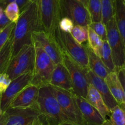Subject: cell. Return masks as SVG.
I'll use <instances>...</instances> for the list:
<instances>
[{
    "label": "cell",
    "mask_w": 125,
    "mask_h": 125,
    "mask_svg": "<svg viewBox=\"0 0 125 125\" xmlns=\"http://www.w3.org/2000/svg\"><path fill=\"white\" fill-rule=\"evenodd\" d=\"M43 30L41 22L38 3L31 2L20 12V17L13 31L12 56L16 55L25 45L33 44L32 34Z\"/></svg>",
    "instance_id": "obj_1"
},
{
    "label": "cell",
    "mask_w": 125,
    "mask_h": 125,
    "mask_svg": "<svg viewBox=\"0 0 125 125\" xmlns=\"http://www.w3.org/2000/svg\"><path fill=\"white\" fill-rule=\"evenodd\" d=\"M50 85L61 109L74 125H84L82 115L72 92Z\"/></svg>",
    "instance_id": "obj_9"
},
{
    "label": "cell",
    "mask_w": 125,
    "mask_h": 125,
    "mask_svg": "<svg viewBox=\"0 0 125 125\" xmlns=\"http://www.w3.org/2000/svg\"><path fill=\"white\" fill-rule=\"evenodd\" d=\"M31 2H35V3H39V0H30Z\"/></svg>",
    "instance_id": "obj_42"
},
{
    "label": "cell",
    "mask_w": 125,
    "mask_h": 125,
    "mask_svg": "<svg viewBox=\"0 0 125 125\" xmlns=\"http://www.w3.org/2000/svg\"><path fill=\"white\" fill-rule=\"evenodd\" d=\"M62 64L70 74L73 83V93L86 99L90 85L86 77V72L88 69L83 68L64 51H62Z\"/></svg>",
    "instance_id": "obj_6"
},
{
    "label": "cell",
    "mask_w": 125,
    "mask_h": 125,
    "mask_svg": "<svg viewBox=\"0 0 125 125\" xmlns=\"http://www.w3.org/2000/svg\"><path fill=\"white\" fill-rule=\"evenodd\" d=\"M116 73H117L119 80H120L121 85L123 86V89L124 94H125V69L123 67L121 69L118 70L116 71Z\"/></svg>",
    "instance_id": "obj_35"
},
{
    "label": "cell",
    "mask_w": 125,
    "mask_h": 125,
    "mask_svg": "<svg viewBox=\"0 0 125 125\" xmlns=\"http://www.w3.org/2000/svg\"><path fill=\"white\" fill-rule=\"evenodd\" d=\"M83 45L86 49V52L88 54L90 69L96 75L104 79L110 72L106 68L100 57L96 55L95 53L94 52L92 49L90 47L88 43L83 44Z\"/></svg>",
    "instance_id": "obj_18"
},
{
    "label": "cell",
    "mask_w": 125,
    "mask_h": 125,
    "mask_svg": "<svg viewBox=\"0 0 125 125\" xmlns=\"http://www.w3.org/2000/svg\"><path fill=\"white\" fill-rule=\"evenodd\" d=\"M105 26L107 33V42L111 49L115 71L116 72L124 66L125 45L117 28L114 17Z\"/></svg>",
    "instance_id": "obj_8"
},
{
    "label": "cell",
    "mask_w": 125,
    "mask_h": 125,
    "mask_svg": "<svg viewBox=\"0 0 125 125\" xmlns=\"http://www.w3.org/2000/svg\"><path fill=\"white\" fill-rule=\"evenodd\" d=\"M1 1H2V0H0V2H1Z\"/></svg>",
    "instance_id": "obj_44"
},
{
    "label": "cell",
    "mask_w": 125,
    "mask_h": 125,
    "mask_svg": "<svg viewBox=\"0 0 125 125\" xmlns=\"http://www.w3.org/2000/svg\"><path fill=\"white\" fill-rule=\"evenodd\" d=\"M13 32L0 51V74L5 73L12 57Z\"/></svg>",
    "instance_id": "obj_22"
},
{
    "label": "cell",
    "mask_w": 125,
    "mask_h": 125,
    "mask_svg": "<svg viewBox=\"0 0 125 125\" xmlns=\"http://www.w3.org/2000/svg\"><path fill=\"white\" fill-rule=\"evenodd\" d=\"M49 85L56 86L69 92H73V83L70 74L62 63L55 65Z\"/></svg>",
    "instance_id": "obj_17"
},
{
    "label": "cell",
    "mask_w": 125,
    "mask_h": 125,
    "mask_svg": "<svg viewBox=\"0 0 125 125\" xmlns=\"http://www.w3.org/2000/svg\"><path fill=\"white\" fill-rule=\"evenodd\" d=\"M33 125H43V124L42 123V121H41L40 118H39V119H38V120H37L34 123H33Z\"/></svg>",
    "instance_id": "obj_38"
},
{
    "label": "cell",
    "mask_w": 125,
    "mask_h": 125,
    "mask_svg": "<svg viewBox=\"0 0 125 125\" xmlns=\"http://www.w3.org/2000/svg\"><path fill=\"white\" fill-rule=\"evenodd\" d=\"M71 34L79 44H83L88 39V26L82 25H75L72 30Z\"/></svg>",
    "instance_id": "obj_28"
},
{
    "label": "cell",
    "mask_w": 125,
    "mask_h": 125,
    "mask_svg": "<svg viewBox=\"0 0 125 125\" xmlns=\"http://www.w3.org/2000/svg\"><path fill=\"white\" fill-rule=\"evenodd\" d=\"M4 14V9L1 8V7L0 6V18L3 15V14Z\"/></svg>",
    "instance_id": "obj_40"
},
{
    "label": "cell",
    "mask_w": 125,
    "mask_h": 125,
    "mask_svg": "<svg viewBox=\"0 0 125 125\" xmlns=\"http://www.w3.org/2000/svg\"><path fill=\"white\" fill-rule=\"evenodd\" d=\"M15 25V23L11 22L3 31L0 32V51L5 45L8 39L10 38L13 31H14Z\"/></svg>",
    "instance_id": "obj_31"
},
{
    "label": "cell",
    "mask_w": 125,
    "mask_h": 125,
    "mask_svg": "<svg viewBox=\"0 0 125 125\" xmlns=\"http://www.w3.org/2000/svg\"><path fill=\"white\" fill-rule=\"evenodd\" d=\"M40 88L29 84L13 100L10 107H29L37 103Z\"/></svg>",
    "instance_id": "obj_16"
},
{
    "label": "cell",
    "mask_w": 125,
    "mask_h": 125,
    "mask_svg": "<svg viewBox=\"0 0 125 125\" xmlns=\"http://www.w3.org/2000/svg\"><path fill=\"white\" fill-rule=\"evenodd\" d=\"M86 77L89 83L91 84L99 93L104 103L110 111L118 105V104L112 94L104 79L96 75L90 69H88L86 72Z\"/></svg>",
    "instance_id": "obj_15"
},
{
    "label": "cell",
    "mask_w": 125,
    "mask_h": 125,
    "mask_svg": "<svg viewBox=\"0 0 125 125\" xmlns=\"http://www.w3.org/2000/svg\"><path fill=\"white\" fill-rule=\"evenodd\" d=\"M99 57L109 71H115V66L113 60L111 49L107 41H103V46L99 51Z\"/></svg>",
    "instance_id": "obj_23"
},
{
    "label": "cell",
    "mask_w": 125,
    "mask_h": 125,
    "mask_svg": "<svg viewBox=\"0 0 125 125\" xmlns=\"http://www.w3.org/2000/svg\"><path fill=\"white\" fill-rule=\"evenodd\" d=\"M102 125H125V114L119 105L111 110L109 118L105 119Z\"/></svg>",
    "instance_id": "obj_24"
},
{
    "label": "cell",
    "mask_w": 125,
    "mask_h": 125,
    "mask_svg": "<svg viewBox=\"0 0 125 125\" xmlns=\"http://www.w3.org/2000/svg\"><path fill=\"white\" fill-rule=\"evenodd\" d=\"M119 106H120V107L121 108V109L123 110L124 113H125V103H124V104H120V105H119Z\"/></svg>",
    "instance_id": "obj_39"
},
{
    "label": "cell",
    "mask_w": 125,
    "mask_h": 125,
    "mask_svg": "<svg viewBox=\"0 0 125 125\" xmlns=\"http://www.w3.org/2000/svg\"><path fill=\"white\" fill-rule=\"evenodd\" d=\"M6 113V125H33L41 116L38 103L29 107H9Z\"/></svg>",
    "instance_id": "obj_11"
},
{
    "label": "cell",
    "mask_w": 125,
    "mask_h": 125,
    "mask_svg": "<svg viewBox=\"0 0 125 125\" xmlns=\"http://www.w3.org/2000/svg\"><path fill=\"white\" fill-rule=\"evenodd\" d=\"M82 115L84 125H102L105 119L100 113L91 105L85 98L76 95L72 92Z\"/></svg>",
    "instance_id": "obj_14"
},
{
    "label": "cell",
    "mask_w": 125,
    "mask_h": 125,
    "mask_svg": "<svg viewBox=\"0 0 125 125\" xmlns=\"http://www.w3.org/2000/svg\"><path fill=\"white\" fill-rule=\"evenodd\" d=\"M11 3H15L19 6L20 12H22L31 3L30 0H2L0 2V6L3 9L6 8L7 5Z\"/></svg>",
    "instance_id": "obj_32"
},
{
    "label": "cell",
    "mask_w": 125,
    "mask_h": 125,
    "mask_svg": "<svg viewBox=\"0 0 125 125\" xmlns=\"http://www.w3.org/2000/svg\"><path fill=\"white\" fill-rule=\"evenodd\" d=\"M12 80L6 73L0 74V96L5 92Z\"/></svg>",
    "instance_id": "obj_34"
},
{
    "label": "cell",
    "mask_w": 125,
    "mask_h": 125,
    "mask_svg": "<svg viewBox=\"0 0 125 125\" xmlns=\"http://www.w3.org/2000/svg\"><path fill=\"white\" fill-rule=\"evenodd\" d=\"M114 18L125 45V0H115Z\"/></svg>",
    "instance_id": "obj_21"
},
{
    "label": "cell",
    "mask_w": 125,
    "mask_h": 125,
    "mask_svg": "<svg viewBox=\"0 0 125 125\" xmlns=\"http://www.w3.org/2000/svg\"><path fill=\"white\" fill-rule=\"evenodd\" d=\"M35 61V49L33 44L25 45L12 57L6 73L12 80L29 73H33Z\"/></svg>",
    "instance_id": "obj_5"
},
{
    "label": "cell",
    "mask_w": 125,
    "mask_h": 125,
    "mask_svg": "<svg viewBox=\"0 0 125 125\" xmlns=\"http://www.w3.org/2000/svg\"><path fill=\"white\" fill-rule=\"evenodd\" d=\"M90 28L94 31L99 36V38L104 41H107V33L106 26L103 22H92L90 25Z\"/></svg>",
    "instance_id": "obj_30"
},
{
    "label": "cell",
    "mask_w": 125,
    "mask_h": 125,
    "mask_svg": "<svg viewBox=\"0 0 125 125\" xmlns=\"http://www.w3.org/2000/svg\"><path fill=\"white\" fill-rule=\"evenodd\" d=\"M7 115L6 112L0 110V125H6Z\"/></svg>",
    "instance_id": "obj_37"
},
{
    "label": "cell",
    "mask_w": 125,
    "mask_h": 125,
    "mask_svg": "<svg viewBox=\"0 0 125 125\" xmlns=\"http://www.w3.org/2000/svg\"><path fill=\"white\" fill-rule=\"evenodd\" d=\"M10 23H11V21L7 18L5 14H3V16L0 18V32L3 31Z\"/></svg>",
    "instance_id": "obj_36"
},
{
    "label": "cell",
    "mask_w": 125,
    "mask_h": 125,
    "mask_svg": "<svg viewBox=\"0 0 125 125\" xmlns=\"http://www.w3.org/2000/svg\"><path fill=\"white\" fill-rule=\"evenodd\" d=\"M104 80L118 105L125 103L123 89L119 80L117 73L116 71L110 72L104 79Z\"/></svg>",
    "instance_id": "obj_20"
},
{
    "label": "cell",
    "mask_w": 125,
    "mask_h": 125,
    "mask_svg": "<svg viewBox=\"0 0 125 125\" xmlns=\"http://www.w3.org/2000/svg\"><path fill=\"white\" fill-rule=\"evenodd\" d=\"M54 35L61 51L66 52L83 68L90 69L88 54L83 44H79L71 33L62 31L58 26L56 28Z\"/></svg>",
    "instance_id": "obj_4"
},
{
    "label": "cell",
    "mask_w": 125,
    "mask_h": 125,
    "mask_svg": "<svg viewBox=\"0 0 125 125\" xmlns=\"http://www.w3.org/2000/svg\"><path fill=\"white\" fill-rule=\"evenodd\" d=\"M33 77V73H29L18 77L11 81L5 92L0 96V110L6 112L12 102L27 85L30 84Z\"/></svg>",
    "instance_id": "obj_12"
},
{
    "label": "cell",
    "mask_w": 125,
    "mask_h": 125,
    "mask_svg": "<svg viewBox=\"0 0 125 125\" xmlns=\"http://www.w3.org/2000/svg\"><path fill=\"white\" fill-rule=\"evenodd\" d=\"M86 99L100 113L105 120L107 118V116H110L111 111L105 104L99 93L91 84L89 85Z\"/></svg>",
    "instance_id": "obj_19"
},
{
    "label": "cell",
    "mask_w": 125,
    "mask_h": 125,
    "mask_svg": "<svg viewBox=\"0 0 125 125\" xmlns=\"http://www.w3.org/2000/svg\"><path fill=\"white\" fill-rule=\"evenodd\" d=\"M38 4L43 30L55 37V31L60 21L59 0H39Z\"/></svg>",
    "instance_id": "obj_10"
},
{
    "label": "cell",
    "mask_w": 125,
    "mask_h": 125,
    "mask_svg": "<svg viewBox=\"0 0 125 125\" xmlns=\"http://www.w3.org/2000/svg\"><path fill=\"white\" fill-rule=\"evenodd\" d=\"M87 9L92 22L102 21V6L101 0H88Z\"/></svg>",
    "instance_id": "obj_25"
},
{
    "label": "cell",
    "mask_w": 125,
    "mask_h": 125,
    "mask_svg": "<svg viewBox=\"0 0 125 125\" xmlns=\"http://www.w3.org/2000/svg\"><path fill=\"white\" fill-rule=\"evenodd\" d=\"M37 103L43 125H74L61 109L49 85L39 88Z\"/></svg>",
    "instance_id": "obj_2"
},
{
    "label": "cell",
    "mask_w": 125,
    "mask_h": 125,
    "mask_svg": "<svg viewBox=\"0 0 125 125\" xmlns=\"http://www.w3.org/2000/svg\"><path fill=\"white\" fill-rule=\"evenodd\" d=\"M123 68L125 69V63H124V66H123Z\"/></svg>",
    "instance_id": "obj_43"
},
{
    "label": "cell",
    "mask_w": 125,
    "mask_h": 125,
    "mask_svg": "<svg viewBox=\"0 0 125 125\" xmlns=\"http://www.w3.org/2000/svg\"><path fill=\"white\" fill-rule=\"evenodd\" d=\"M35 49V61L33 77L30 84L41 88L50 83L55 65L38 42L33 41Z\"/></svg>",
    "instance_id": "obj_3"
},
{
    "label": "cell",
    "mask_w": 125,
    "mask_h": 125,
    "mask_svg": "<svg viewBox=\"0 0 125 125\" xmlns=\"http://www.w3.org/2000/svg\"><path fill=\"white\" fill-rule=\"evenodd\" d=\"M102 6V21L106 25L114 17L115 0H101Z\"/></svg>",
    "instance_id": "obj_26"
},
{
    "label": "cell",
    "mask_w": 125,
    "mask_h": 125,
    "mask_svg": "<svg viewBox=\"0 0 125 125\" xmlns=\"http://www.w3.org/2000/svg\"><path fill=\"white\" fill-rule=\"evenodd\" d=\"M33 41L39 43L55 64L62 63V51L55 37L45 32L44 30H41L33 33L32 42Z\"/></svg>",
    "instance_id": "obj_13"
},
{
    "label": "cell",
    "mask_w": 125,
    "mask_h": 125,
    "mask_svg": "<svg viewBox=\"0 0 125 125\" xmlns=\"http://www.w3.org/2000/svg\"><path fill=\"white\" fill-rule=\"evenodd\" d=\"M59 16L71 19L74 25L88 26L91 23L87 8L79 0H59Z\"/></svg>",
    "instance_id": "obj_7"
},
{
    "label": "cell",
    "mask_w": 125,
    "mask_h": 125,
    "mask_svg": "<svg viewBox=\"0 0 125 125\" xmlns=\"http://www.w3.org/2000/svg\"><path fill=\"white\" fill-rule=\"evenodd\" d=\"M75 26L71 19L68 17L61 18L58 22V26L62 31L67 33H71L73 28Z\"/></svg>",
    "instance_id": "obj_33"
},
{
    "label": "cell",
    "mask_w": 125,
    "mask_h": 125,
    "mask_svg": "<svg viewBox=\"0 0 125 125\" xmlns=\"http://www.w3.org/2000/svg\"><path fill=\"white\" fill-rule=\"evenodd\" d=\"M80 1H81L85 6L87 8V3H88V0H79Z\"/></svg>",
    "instance_id": "obj_41"
},
{
    "label": "cell",
    "mask_w": 125,
    "mask_h": 125,
    "mask_svg": "<svg viewBox=\"0 0 125 125\" xmlns=\"http://www.w3.org/2000/svg\"><path fill=\"white\" fill-rule=\"evenodd\" d=\"M4 14L11 22L16 23L20 15L19 6L15 3H9L4 10Z\"/></svg>",
    "instance_id": "obj_29"
},
{
    "label": "cell",
    "mask_w": 125,
    "mask_h": 125,
    "mask_svg": "<svg viewBox=\"0 0 125 125\" xmlns=\"http://www.w3.org/2000/svg\"><path fill=\"white\" fill-rule=\"evenodd\" d=\"M88 44L92 49L93 51L95 53L96 55L99 56V51L101 48L103 46V41L89 26H88Z\"/></svg>",
    "instance_id": "obj_27"
}]
</instances>
